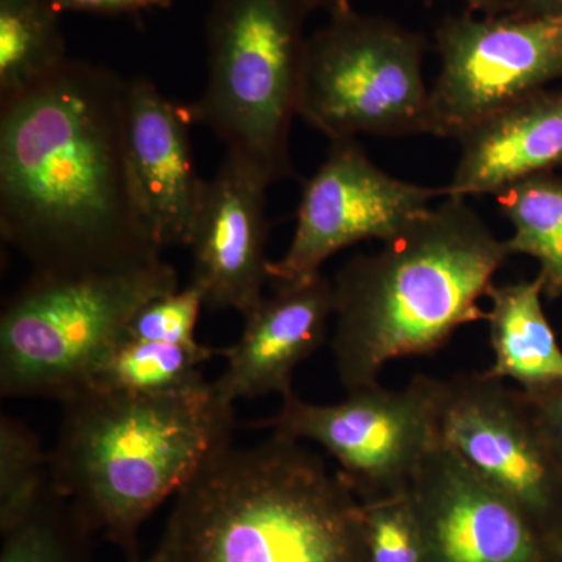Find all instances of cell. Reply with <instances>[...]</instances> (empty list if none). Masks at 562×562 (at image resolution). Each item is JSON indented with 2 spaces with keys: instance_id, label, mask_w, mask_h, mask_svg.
Returning a JSON list of instances; mask_svg holds the SVG:
<instances>
[{
  "instance_id": "ffe728a7",
  "label": "cell",
  "mask_w": 562,
  "mask_h": 562,
  "mask_svg": "<svg viewBox=\"0 0 562 562\" xmlns=\"http://www.w3.org/2000/svg\"><path fill=\"white\" fill-rule=\"evenodd\" d=\"M513 225L505 241L509 255H528L539 262L543 294L562 297V176L541 173L494 194Z\"/></svg>"
},
{
  "instance_id": "8992f818",
  "label": "cell",
  "mask_w": 562,
  "mask_h": 562,
  "mask_svg": "<svg viewBox=\"0 0 562 562\" xmlns=\"http://www.w3.org/2000/svg\"><path fill=\"white\" fill-rule=\"evenodd\" d=\"M176 291V269L162 258L72 276L32 273L0 317V394L61 402L85 390L133 316Z\"/></svg>"
},
{
  "instance_id": "4fadbf2b",
  "label": "cell",
  "mask_w": 562,
  "mask_h": 562,
  "mask_svg": "<svg viewBox=\"0 0 562 562\" xmlns=\"http://www.w3.org/2000/svg\"><path fill=\"white\" fill-rule=\"evenodd\" d=\"M271 184L235 155L203 183L192 228L191 284L211 310H235L243 317L265 299L271 261L266 258V191Z\"/></svg>"
},
{
  "instance_id": "f546056e",
  "label": "cell",
  "mask_w": 562,
  "mask_h": 562,
  "mask_svg": "<svg viewBox=\"0 0 562 562\" xmlns=\"http://www.w3.org/2000/svg\"><path fill=\"white\" fill-rule=\"evenodd\" d=\"M543 546H546L547 561L562 562V522L546 536Z\"/></svg>"
},
{
  "instance_id": "5bb4252c",
  "label": "cell",
  "mask_w": 562,
  "mask_h": 562,
  "mask_svg": "<svg viewBox=\"0 0 562 562\" xmlns=\"http://www.w3.org/2000/svg\"><path fill=\"white\" fill-rule=\"evenodd\" d=\"M335 286L322 273L276 286L246 317L239 341L221 353L227 369L211 382L222 401L291 394L292 375L327 339Z\"/></svg>"
},
{
  "instance_id": "ba28073f",
  "label": "cell",
  "mask_w": 562,
  "mask_h": 562,
  "mask_svg": "<svg viewBox=\"0 0 562 562\" xmlns=\"http://www.w3.org/2000/svg\"><path fill=\"white\" fill-rule=\"evenodd\" d=\"M431 376H414L401 391L380 383L347 392L342 402L316 405L294 391L276 416L257 427L312 441L338 462L361 502L405 494L439 441Z\"/></svg>"
},
{
  "instance_id": "603a6c76",
  "label": "cell",
  "mask_w": 562,
  "mask_h": 562,
  "mask_svg": "<svg viewBox=\"0 0 562 562\" xmlns=\"http://www.w3.org/2000/svg\"><path fill=\"white\" fill-rule=\"evenodd\" d=\"M361 503L366 543L372 562H427L408 492Z\"/></svg>"
},
{
  "instance_id": "5b68a950",
  "label": "cell",
  "mask_w": 562,
  "mask_h": 562,
  "mask_svg": "<svg viewBox=\"0 0 562 562\" xmlns=\"http://www.w3.org/2000/svg\"><path fill=\"white\" fill-rule=\"evenodd\" d=\"M314 0H214L206 20L209 80L192 116L269 184L294 173L299 116Z\"/></svg>"
},
{
  "instance_id": "277c9868",
  "label": "cell",
  "mask_w": 562,
  "mask_h": 562,
  "mask_svg": "<svg viewBox=\"0 0 562 562\" xmlns=\"http://www.w3.org/2000/svg\"><path fill=\"white\" fill-rule=\"evenodd\" d=\"M165 530L180 562H372L358 495L276 432L214 454L176 495Z\"/></svg>"
},
{
  "instance_id": "9a60e30c",
  "label": "cell",
  "mask_w": 562,
  "mask_h": 562,
  "mask_svg": "<svg viewBox=\"0 0 562 562\" xmlns=\"http://www.w3.org/2000/svg\"><path fill=\"white\" fill-rule=\"evenodd\" d=\"M191 105L173 102L147 79L128 81V155L158 246H190L203 183L192 160Z\"/></svg>"
},
{
  "instance_id": "3957f363",
  "label": "cell",
  "mask_w": 562,
  "mask_h": 562,
  "mask_svg": "<svg viewBox=\"0 0 562 562\" xmlns=\"http://www.w3.org/2000/svg\"><path fill=\"white\" fill-rule=\"evenodd\" d=\"M61 403L52 483L94 535L138 562L140 525L232 446L233 405L211 383L168 395L87 387Z\"/></svg>"
},
{
  "instance_id": "4dcf8cb0",
  "label": "cell",
  "mask_w": 562,
  "mask_h": 562,
  "mask_svg": "<svg viewBox=\"0 0 562 562\" xmlns=\"http://www.w3.org/2000/svg\"><path fill=\"white\" fill-rule=\"evenodd\" d=\"M314 2H316L317 9L327 11L330 18L339 16V14L353 10L351 9L350 0H314Z\"/></svg>"
},
{
  "instance_id": "ac0fdd59",
  "label": "cell",
  "mask_w": 562,
  "mask_h": 562,
  "mask_svg": "<svg viewBox=\"0 0 562 562\" xmlns=\"http://www.w3.org/2000/svg\"><path fill=\"white\" fill-rule=\"evenodd\" d=\"M216 351L199 342L176 346L125 336L92 373L87 387L136 395L201 390L209 384L203 379L201 366Z\"/></svg>"
},
{
  "instance_id": "e0dca14e",
  "label": "cell",
  "mask_w": 562,
  "mask_h": 562,
  "mask_svg": "<svg viewBox=\"0 0 562 562\" xmlns=\"http://www.w3.org/2000/svg\"><path fill=\"white\" fill-rule=\"evenodd\" d=\"M541 277L516 283L492 284L491 347L494 362L487 373L513 380L525 392H538L562 382V347L543 312Z\"/></svg>"
},
{
  "instance_id": "7a4b0ae2",
  "label": "cell",
  "mask_w": 562,
  "mask_h": 562,
  "mask_svg": "<svg viewBox=\"0 0 562 562\" xmlns=\"http://www.w3.org/2000/svg\"><path fill=\"white\" fill-rule=\"evenodd\" d=\"M512 257L465 198L446 195L401 235L338 272L331 353L347 392L379 383L392 360L430 355L487 321L479 301Z\"/></svg>"
},
{
  "instance_id": "44dd1931",
  "label": "cell",
  "mask_w": 562,
  "mask_h": 562,
  "mask_svg": "<svg viewBox=\"0 0 562 562\" xmlns=\"http://www.w3.org/2000/svg\"><path fill=\"white\" fill-rule=\"evenodd\" d=\"M0 532V562H95L94 532L52 480L25 516Z\"/></svg>"
},
{
  "instance_id": "cb8c5ba5",
  "label": "cell",
  "mask_w": 562,
  "mask_h": 562,
  "mask_svg": "<svg viewBox=\"0 0 562 562\" xmlns=\"http://www.w3.org/2000/svg\"><path fill=\"white\" fill-rule=\"evenodd\" d=\"M203 305L202 291L191 283L183 291L154 299L133 316L127 338L176 346L198 344L195 325Z\"/></svg>"
},
{
  "instance_id": "484cf974",
  "label": "cell",
  "mask_w": 562,
  "mask_h": 562,
  "mask_svg": "<svg viewBox=\"0 0 562 562\" xmlns=\"http://www.w3.org/2000/svg\"><path fill=\"white\" fill-rule=\"evenodd\" d=\"M58 11H81L94 14H121L168 5L169 0H49Z\"/></svg>"
},
{
  "instance_id": "d4e9b609",
  "label": "cell",
  "mask_w": 562,
  "mask_h": 562,
  "mask_svg": "<svg viewBox=\"0 0 562 562\" xmlns=\"http://www.w3.org/2000/svg\"><path fill=\"white\" fill-rule=\"evenodd\" d=\"M525 394L547 446L562 468V382L547 390Z\"/></svg>"
},
{
  "instance_id": "f1b7e54d",
  "label": "cell",
  "mask_w": 562,
  "mask_h": 562,
  "mask_svg": "<svg viewBox=\"0 0 562 562\" xmlns=\"http://www.w3.org/2000/svg\"><path fill=\"white\" fill-rule=\"evenodd\" d=\"M464 3L473 13L502 14L508 11L512 0H464Z\"/></svg>"
},
{
  "instance_id": "7402d4cb",
  "label": "cell",
  "mask_w": 562,
  "mask_h": 562,
  "mask_svg": "<svg viewBox=\"0 0 562 562\" xmlns=\"http://www.w3.org/2000/svg\"><path fill=\"white\" fill-rule=\"evenodd\" d=\"M50 483V454L25 422L0 416V531L18 522Z\"/></svg>"
},
{
  "instance_id": "2e32d148",
  "label": "cell",
  "mask_w": 562,
  "mask_h": 562,
  "mask_svg": "<svg viewBox=\"0 0 562 562\" xmlns=\"http://www.w3.org/2000/svg\"><path fill=\"white\" fill-rule=\"evenodd\" d=\"M447 195L497 194L517 181L562 169V88L535 92L495 111L458 139Z\"/></svg>"
},
{
  "instance_id": "d6986e66",
  "label": "cell",
  "mask_w": 562,
  "mask_h": 562,
  "mask_svg": "<svg viewBox=\"0 0 562 562\" xmlns=\"http://www.w3.org/2000/svg\"><path fill=\"white\" fill-rule=\"evenodd\" d=\"M68 61L60 11L49 0H0V102Z\"/></svg>"
},
{
  "instance_id": "30bf717a",
  "label": "cell",
  "mask_w": 562,
  "mask_h": 562,
  "mask_svg": "<svg viewBox=\"0 0 562 562\" xmlns=\"http://www.w3.org/2000/svg\"><path fill=\"white\" fill-rule=\"evenodd\" d=\"M441 69L431 88V135L460 139L495 111L562 80V20L443 18L436 31Z\"/></svg>"
},
{
  "instance_id": "4316f807",
  "label": "cell",
  "mask_w": 562,
  "mask_h": 562,
  "mask_svg": "<svg viewBox=\"0 0 562 562\" xmlns=\"http://www.w3.org/2000/svg\"><path fill=\"white\" fill-rule=\"evenodd\" d=\"M505 13L516 18L562 20V0H512Z\"/></svg>"
},
{
  "instance_id": "83f0119b",
  "label": "cell",
  "mask_w": 562,
  "mask_h": 562,
  "mask_svg": "<svg viewBox=\"0 0 562 562\" xmlns=\"http://www.w3.org/2000/svg\"><path fill=\"white\" fill-rule=\"evenodd\" d=\"M138 562H180L179 552H177L171 532L165 530L157 549L146 560H139Z\"/></svg>"
},
{
  "instance_id": "9c48e42d",
  "label": "cell",
  "mask_w": 562,
  "mask_h": 562,
  "mask_svg": "<svg viewBox=\"0 0 562 562\" xmlns=\"http://www.w3.org/2000/svg\"><path fill=\"white\" fill-rule=\"evenodd\" d=\"M439 441L509 498L542 539L562 522V468L527 394L486 371L432 380Z\"/></svg>"
},
{
  "instance_id": "6da1fadb",
  "label": "cell",
  "mask_w": 562,
  "mask_h": 562,
  "mask_svg": "<svg viewBox=\"0 0 562 562\" xmlns=\"http://www.w3.org/2000/svg\"><path fill=\"white\" fill-rule=\"evenodd\" d=\"M128 81L70 60L0 102V235L33 273L161 258L133 177Z\"/></svg>"
},
{
  "instance_id": "52a82bcc",
  "label": "cell",
  "mask_w": 562,
  "mask_h": 562,
  "mask_svg": "<svg viewBox=\"0 0 562 562\" xmlns=\"http://www.w3.org/2000/svg\"><path fill=\"white\" fill-rule=\"evenodd\" d=\"M427 41L382 16L330 18L306 47L299 116L331 140L431 135Z\"/></svg>"
},
{
  "instance_id": "7c38bea8",
  "label": "cell",
  "mask_w": 562,
  "mask_h": 562,
  "mask_svg": "<svg viewBox=\"0 0 562 562\" xmlns=\"http://www.w3.org/2000/svg\"><path fill=\"white\" fill-rule=\"evenodd\" d=\"M427 562H549L541 532L443 443L408 490Z\"/></svg>"
},
{
  "instance_id": "8fae6325",
  "label": "cell",
  "mask_w": 562,
  "mask_h": 562,
  "mask_svg": "<svg viewBox=\"0 0 562 562\" xmlns=\"http://www.w3.org/2000/svg\"><path fill=\"white\" fill-rule=\"evenodd\" d=\"M446 195V187L384 172L355 138L331 140L327 158L303 187L292 241L269 266V277L276 286L313 279L339 250L366 239L390 241Z\"/></svg>"
}]
</instances>
